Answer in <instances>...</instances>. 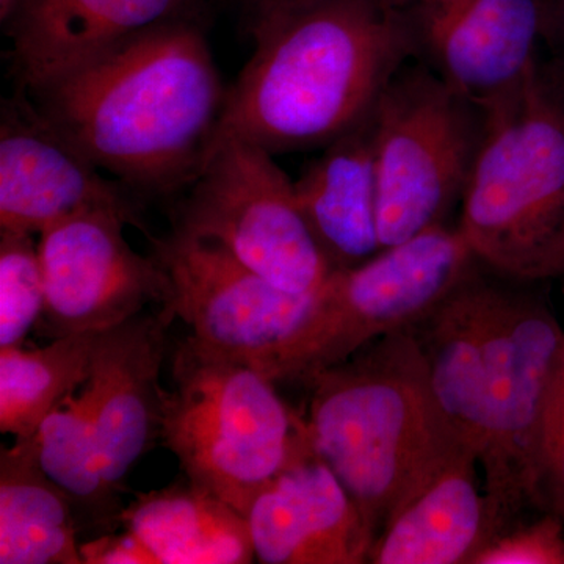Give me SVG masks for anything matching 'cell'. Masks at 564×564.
Masks as SVG:
<instances>
[{"label": "cell", "instance_id": "1", "mask_svg": "<svg viewBox=\"0 0 564 564\" xmlns=\"http://www.w3.org/2000/svg\"><path fill=\"white\" fill-rule=\"evenodd\" d=\"M478 267L410 332L507 532L541 511L545 436L564 391V329L525 282Z\"/></svg>", "mask_w": 564, "mask_h": 564}, {"label": "cell", "instance_id": "2", "mask_svg": "<svg viewBox=\"0 0 564 564\" xmlns=\"http://www.w3.org/2000/svg\"><path fill=\"white\" fill-rule=\"evenodd\" d=\"M29 95L101 172L159 196L202 173L228 90L199 29L174 20Z\"/></svg>", "mask_w": 564, "mask_h": 564}, {"label": "cell", "instance_id": "3", "mask_svg": "<svg viewBox=\"0 0 564 564\" xmlns=\"http://www.w3.org/2000/svg\"><path fill=\"white\" fill-rule=\"evenodd\" d=\"M252 40L214 148L225 139L273 155L328 147L372 118L413 61L403 0H325Z\"/></svg>", "mask_w": 564, "mask_h": 564}, {"label": "cell", "instance_id": "4", "mask_svg": "<svg viewBox=\"0 0 564 564\" xmlns=\"http://www.w3.org/2000/svg\"><path fill=\"white\" fill-rule=\"evenodd\" d=\"M307 440L375 532L464 451L414 334L375 340L304 381Z\"/></svg>", "mask_w": 564, "mask_h": 564}, {"label": "cell", "instance_id": "5", "mask_svg": "<svg viewBox=\"0 0 564 564\" xmlns=\"http://www.w3.org/2000/svg\"><path fill=\"white\" fill-rule=\"evenodd\" d=\"M458 231L475 259L533 284L564 274V99L534 70L484 115Z\"/></svg>", "mask_w": 564, "mask_h": 564}, {"label": "cell", "instance_id": "6", "mask_svg": "<svg viewBox=\"0 0 564 564\" xmlns=\"http://www.w3.org/2000/svg\"><path fill=\"white\" fill-rule=\"evenodd\" d=\"M172 378L162 392L163 445L192 484L247 518L258 494L313 451L304 417L261 370L192 336L174 348Z\"/></svg>", "mask_w": 564, "mask_h": 564}, {"label": "cell", "instance_id": "7", "mask_svg": "<svg viewBox=\"0 0 564 564\" xmlns=\"http://www.w3.org/2000/svg\"><path fill=\"white\" fill-rule=\"evenodd\" d=\"M477 263L458 229L441 225L359 265L333 270L302 325L261 372L273 383H304L375 340L413 328Z\"/></svg>", "mask_w": 564, "mask_h": 564}, {"label": "cell", "instance_id": "8", "mask_svg": "<svg viewBox=\"0 0 564 564\" xmlns=\"http://www.w3.org/2000/svg\"><path fill=\"white\" fill-rule=\"evenodd\" d=\"M484 113L422 63H404L372 115L378 236L393 247L444 225L463 198Z\"/></svg>", "mask_w": 564, "mask_h": 564}, {"label": "cell", "instance_id": "9", "mask_svg": "<svg viewBox=\"0 0 564 564\" xmlns=\"http://www.w3.org/2000/svg\"><path fill=\"white\" fill-rule=\"evenodd\" d=\"M174 228L220 243L282 291L314 293L332 273L304 220L295 184L273 154L250 141L217 143Z\"/></svg>", "mask_w": 564, "mask_h": 564}, {"label": "cell", "instance_id": "10", "mask_svg": "<svg viewBox=\"0 0 564 564\" xmlns=\"http://www.w3.org/2000/svg\"><path fill=\"white\" fill-rule=\"evenodd\" d=\"M141 228L140 215L91 209L55 223L40 234L46 285L41 334L57 339L101 333L143 313L150 304L169 306L165 270L154 256L133 250L124 226Z\"/></svg>", "mask_w": 564, "mask_h": 564}, {"label": "cell", "instance_id": "11", "mask_svg": "<svg viewBox=\"0 0 564 564\" xmlns=\"http://www.w3.org/2000/svg\"><path fill=\"white\" fill-rule=\"evenodd\" d=\"M148 237L169 276V307L210 350L262 370L310 313L317 291H282L220 243L176 228L165 237Z\"/></svg>", "mask_w": 564, "mask_h": 564}, {"label": "cell", "instance_id": "12", "mask_svg": "<svg viewBox=\"0 0 564 564\" xmlns=\"http://www.w3.org/2000/svg\"><path fill=\"white\" fill-rule=\"evenodd\" d=\"M403 13L413 61L484 115L536 70L543 0H403Z\"/></svg>", "mask_w": 564, "mask_h": 564}, {"label": "cell", "instance_id": "13", "mask_svg": "<svg viewBox=\"0 0 564 564\" xmlns=\"http://www.w3.org/2000/svg\"><path fill=\"white\" fill-rule=\"evenodd\" d=\"M0 232L40 236L91 209L139 215L131 191L82 154L18 85L0 111Z\"/></svg>", "mask_w": 564, "mask_h": 564}, {"label": "cell", "instance_id": "14", "mask_svg": "<svg viewBox=\"0 0 564 564\" xmlns=\"http://www.w3.org/2000/svg\"><path fill=\"white\" fill-rule=\"evenodd\" d=\"M176 314L161 306L98 333L80 399L87 408L104 474L115 488L161 440V372Z\"/></svg>", "mask_w": 564, "mask_h": 564}, {"label": "cell", "instance_id": "15", "mask_svg": "<svg viewBox=\"0 0 564 564\" xmlns=\"http://www.w3.org/2000/svg\"><path fill=\"white\" fill-rule=\"evenodd\" d=\"M263 564L369 563L377 532L321 456L311 451L267 485L247 514Z\"/></svg>", "mask_w": 564, "mask_h": 564}, {"label": "cell", "instance_id": "16", "mask_svg": "<svg viewBox=\"0 0 564 564\" xmlns=\"http://www.w3.org/2000/svg\"><path fill=\"white\" fill-rule=\"evenodd\" d=\"M188 0H21L7 24L18 85L29 93L122 41L176 20Z\"/></svg>", "mask_w": 564, "mask_h": 564}, {"label": "cell", "instance_id": "17", "mask_svg": "<svg viewBox=\"0 0 564 564\" xmlns=\"http://www.w3.org/2000/svg\"><path fill=\"white\" fill-rule=\"evenodd\" d=\"M478 459L464 451L389 518L370 551L372 564H475L505 532L478 480Z\"/></svg>", "mask_w": 564, "mask_h": 564}, {"label": "cell", "instance_id": "18", "mask_svg": "<svg viewBox=\"0 0 564 564\" xmlns=\"http://www.w3.org/2000/svg\"><path fill=\"white\" fill-rule=\"evenodd\" d=\"M323 150L293 184L304 220L333 272L359 265L383 250L372 118Z\"/></svg>", "mask_w": 564, "mask_h": 564}, {"label": "cell", "instance_id": "19", "mask_svg": "<svg viewBox=\"0 0 564 564\" xmlns=\"http://www.w3.org/2000/svg\"><path fill=\"white\" fill-rule=\"evenodd\" d=\"M159 564H248L256 560L250 525L242 513L202 486H166L139 494L121 513Z\"/></svg>", "mask_w": 564, "mask_h": 564}, {"label": "cell", "instance_id": "20", "mask_svg": "<svg viewBox=\"0 0 564 564\" xmlns=\"http://www.w3.org/2000/svg\"><path fill=\"white\" fill-rule=\"evenodd\" d=\"M68 497L41 470L35 444L0 452V564H84Z\"/></svg>", "mask_w": 564, "mask_h": 564}, {"label": "cell", "instance_id": "21", "mask_svg": "<svg viewBox=\"0 0 564 564\" xmlns=\"http://www.w3.org/2000/svg\"><path fill=\"white\" fill-rule=\"evenodd\" d=\"M41 470L73 505L79 527L98 534L121 527L120 489L104 474L95 432L84 400L69 395L33 436ZM96 534V536H98Z\"/></svg>", "mask_w": 564, "mask_h": 564}, {"label": "cell", "instance_id": "22", "mask_svg": "<svg viewBox=\"0 0 564 564\" xmlns=\"http://www.w3.org/2000/svg\"><path fill=\"white\" fill-rule=\"evenodd\" d=\"M98 333L69 334L43 348L0 350V432L31 440L44 419L88 380Z\"/></svg>", "mask_w": 564, "mask_h": 564}, {"label": "cell", "instance_id": "23", "mask_svg": "<svg viewBox=\"0 0 564 564\" xmlns=\"http://www.w3.org/2000/svg\"><path fill=\"white\" fill-rule=\"evenodd\" d=\"M44 306L46 285L35 236L0 232V350L22 347Z\"/></svg>", "mask_w": 564, "mask_h": 564}, {"label": "cell", "instance_id": "24", "mask_svg": "<svg viewBox=\"0 0 564 564\" xmlns=\"http://www.w3.org/2000/svg\"><path fill=\"white\" fill-rule=\"evenodd\" d=\"M475 564H564V519L549 511L521 519L486 547Z\"/></svg>", "mask_w": 564, "mask_h": 564}, {"label": "cell", "instance_id": "25", "mask_svg": "<svg viewBox=\"0 0 564 564\" xmlns=\"http://www.w3.org/2000/svg\"><path fill=\"white\" fill-rule=\"evenodd\" d=\"M540 507L541 511L564 519V391L556 403L545 436Z\"/></svg>", "mask_w": 564, "mask_h": 564}, {"label": "cell", "instance_id": "26", "mask_svg": "<svg viewBox=\"0 0 564 564\" xmlns=\"http://www.w3.org/2000/svg\"><path fill=\"white\" fill-rule=\"evenodd\" d=\"M538 70L545 84L564 99V0H543Z\"/></svg>", "mask_w": 564, "mask_h": 564}, {"label": "cell", "instance_id": "27", "mask_svg": "<svg viewBox=\"0 0 564 564\" xmlns=\"http://www.w3.org/2000/svg\"><path fill=\"white\" fill-rule=\"evenodd\" d=\"M80 555L84 564H159L150 549L129 530L102 533L82 541Z\"/></svg>", "mask_w": 564, "mask_h": 564}, {"label": "cell", "instance_id": "28", "mask_svg": "<svg viewBox=\"0 0 564 564\" xmlns=\"http://www.w3.org/2000/svg\"><path fill=\"white\" fill-rule=\"evenodd\" d=\"M322 2L325 0H240L247 14V32L251 39L256 33L273 28Z\"/></svg>", "mask_w": 564, "mask_h": 564}, {"label": "cell", "instance_id": "29", "mask_svg": "<svg viewBox=\"0 0 564 564\" xmlns=\"http://www.w3.org/2000/svg\"><path fill=\"white\" fill-rule=\"evenodd\" d=\"M21 0H0V20L3 24H9L17 14L18 7H20Z\"/></svg>", "mask_w": 564, "mask_h": 564}]
</instances>
